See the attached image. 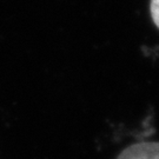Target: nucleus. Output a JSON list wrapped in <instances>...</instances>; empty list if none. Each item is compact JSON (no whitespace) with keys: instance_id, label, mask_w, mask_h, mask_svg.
I'll return each mask as SVG.
<instances>
[{"instance_id":"1","label":"nucleus","mask_w":159,"mask_h":159,"mask_svg":"<svg viewBox=\"0 0 159 159\" xmlns=\"http://www.w3.org/2000/svg\"><path fill=\"white\" fill-rule=\"evenodd\" d=\"M117 159H159V143H137L121 151Z\"/></svg>"},{"instance_id":"2","label":"nucleus","mask_w":159,"mask_h":159,"mask_svg":"<svg viewBox=\"0 0 159 159\" xmlns=\"http://www.w3.org/2000/svg\"><path fill=\"white\" fill-rule=\"evenodd\" d=\"M150 11H151V17L153 23L159 29V0H151Z\"/></svg>"}]
</instances>
